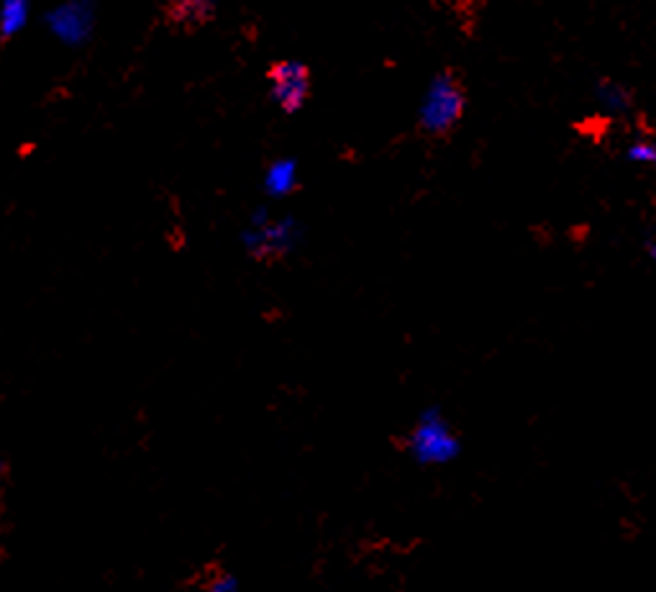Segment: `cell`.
Returning <instances> with one entry per match:
<instances>
[{
    "label": "cell",
    "instance_id": "obj_1",
    "mask_svg": "<svg viewBox=\"0 0 656 592\" xmlns=\"http://www.w3.org/2000/svg\"><path fill=\"white\" fill-rule=\"evenodd\" d=\"M393 444L421 464H441L459 452L457 431L439 416L418 421L408 434L395 436Z\"/></svg>",
    "mask_w": 656,
    "mask_h": 592
},
{
    "label": "cell",
    "instance_id": "obj_10",
    "mask_svg": "<svg viewBox=\"0 0 656 592\" xmlns=\"http://www.w3.org/2000/svg\"><path fill=\"white\" fill-rule=\"evenodd\" d=\"M628 157H631L633 162H639V165H651V162L656 159V149L649 139H639L631 144V149H628Z\"/></svg>",
    "mask_w": 656,
    "mask_h": 592
},
{
    "label": "cell",
    "instance_id": "obj_4",
    "mask_svg": "<svg viewBox=\"0 0 656 592\" xmlns=\"http://www.w3.org/2000/svg\"><path fill=\"white\" fill-rule=\"evenodd\" d=\"M311 90V80L305 67L295 65V62H282L272 70V95L285 111H298L308 98Z\"/></svg>",
    "mask_w": 656,
    "mask_h": 592
},
{
    "label": "cell",
    "instance_id": "obj_3",
    "mask_svg": "<svg viewBox=\"0 0 656 592\" xmlns=\"http://www.w3.org/2000/svg\"><path fill=\"white\" fill-rule=\"evenodd\" d=\"M49 26L65 44L85 42L93 31V8L88 0H70L49 16Z\"/></svg>",
    "mask_w": 656,
    "mask_h": 592
},
{
    "label": "cell",
    "instance_id": "obj_5",
    "mask_svg": "<svg viewBox=\"0 0 656 592\" xmlns=\"http://www.w3.org/2000/svg\"><path fill=\"white\" fill-rule=\"evenodd\" d=\"M290 239H293V226L287 221H264L259 223L252 234L246 236V244L254 254L264 257V254H275L282 249L290 247Z\"/></svg>",
    "mask_w": 656,
    "mask_h": 592
},
{
    "label": "cell",
    "instance_id": "obj_8",
    "mask_svg": "<svg viewBox=\"0 0 656 592\" xmlns=\"http://www.w3.org/2000/svg\"><path fill=\"white\" fill-rule=\"evenodd\" d=\"M26 18H29V0H3V8H0V29H3V34H18L26 26Z\"/></svg>",
    "mask_w": 656,
    "mask_h": 592
},
{
    "label": "cell",
    "instance_id": "obj_7",
    "mask_svg": "<svg viewBox=\"0 0 656 592\" xmlns=\"http://www.w3.org/2000/svg\"><path fill=\"white\" fill-rule=\"evenodd\" d=\"M264 185L270 190L272 195H290L298 185V167L290 159H280L275 165L267 170V177H264Z\"/></svg>",
    "mask_w": 656,
    "mask_h": 592
},
{
    "label": "cell",
    "instance_id": "obj_6",
    "mask_svg": "<svg viewBox=\"0 0 656 592\" xmlns=\"http://www.w3.org/2000/svg\"><path fill=\"white\" fill-rule=\"evenodd\" d=\"M190 592H239V587L221 562H208L190 577Z\"/></svg>",
    "mask_w": 656,
    "mask_h": 592
},
{
    "label": "cell",
    "instance_id": "obj_2",
    "mask_svg": "<svg viewBox=\"0 0 656 592\" xmlns=\"http://www.w3.org/2000/svg\"><path fill=\"white\" fill-rule=\"evenodd\" d=\"M462 111L464 95L459 90L457 80L449 75H441L428 85L426 95H423L421 124L431 134H444V131L454 129V124L462 118Z\"/></svg>",
    "mask_w": 656,
    "mask_h": 592
},
{
    "label": "cell",
    "instance_id": "obj_12",
    "mask_svg": "<svg viewBox=\"0 0 656 592\" xmlns=\"http://www.w3.org/2000/svg\"><path fill=\"white\" fill-rule=\"evenodd\" d=\"M0 472H3V467H0Z\"/></svg>",
    "mask_w": 656,
    "mask_h": 592
},
{
    "label": "cell",
    "instance_id": "obj_9",
    "mask_svg": "<svg viewBox=\"0 0 656 592\" xmlns=\"http://www.w3.org/2000/svg\"><path fill=\"white\" fill-rule=\"evenodd\" d=\"M172 11L177 18H188V21H200L211 13L213 0H170Z\"/></svg>",
    "mask_w": 656,
    "mask_h": 592
},
{
    "label": "cell",
    "instance_id": "obj_11",
    "mask_svg": "<svg viewBox=\"0 0 656 592\" xmlns=\"http://www.w3.org/2000/svg\"><path fill=\"white\" fill-rule=\"evenodd\" d=\"M600 98H603V103L610 111H623L628 103L626 95H623V90L618 88V85H605V88L600 90Z\"/></svg>",
    "mask_w": 656,
    "mask_h": 592
}]
</instances>
